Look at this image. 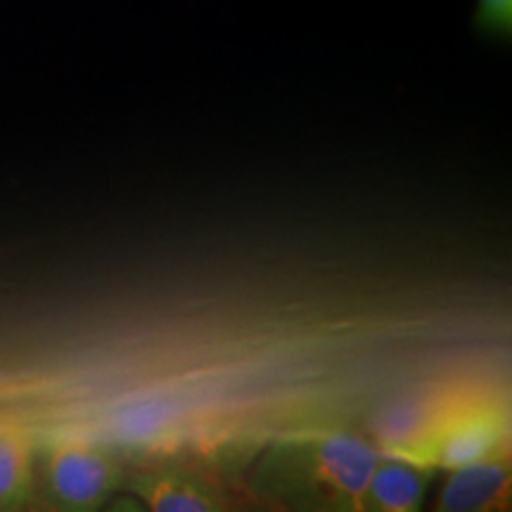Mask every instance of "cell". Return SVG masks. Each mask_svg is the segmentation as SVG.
<instances>
[{
    "instance_id": "obj_1",
    "label": "cell",
    "mask_w": 512,
    "mask_h": 512,
    "mask_svg": "<svg viewBox=\"0 0 512 512\" xmlns=\"http://www.w3.org/2000/svg\"><path fill=\"white\" fill-rule=\"evenodd\" d=\"M380 460L373 441L332 430L297 444V472L313 501L342 510H363L370 472Z\"/></svg>"
},
{
    "instance_id": "obj_2",
    "label": "cell",
    "mask_w": 512,
    "mask_h": 512,
    "mask_svg": "<svg viewBox=\"0 0 512 512\" xmlns=\"http://www.w3.org/2000/svg\"><path fill=\"white\" fill-rule=\"evenodd\" d=\"M470 392L465 387H430L394 396L373 420L377 451L427 465L439 430Z\"/></svg>"
},
{
    "instance_id": "obj_3",
    "label": "cell",
    "mask_w": 512,
    "mask_h": 512,
    "mask_svg": "<svg viewBox=\"0 0 512 512\" xmlns=\"http://www.w3.org/2000/svg\"><path fill=\"white\" fill-rule=\"evenodd\" d=\"M43 479L57 508L88 512L102 508L119 484V470L110 453L95 441L67 434L48 446Z\"/></svg>"
},
{
    "instance_id": "obj_4",
    "label": "cell",
    "mask_w": 512,
    "mask_h": 512,
    "mask_svg": "<svg viewBox=\"0 0 512 512\" xmlns=\"http://www.w3.org/2000/svg\"><path fill=\"white\" fill-rule=\"evenodd\" d=\"M508 439V411L496 399L472 389L439 430L427 465L453 470L484 458L505 456Z\"/></svg>"
},
{
    "instance_id": "obj_5",
    "label": "cell",
    "mask_w": 512,
    "mask_h": 512,
    "mask_svg": "<svg viewBox=\"0 0 512 512\" xmlns=\"http://www.w3.org/2000/svg\"><path fill=\"white\" fill-rule=\"evenodd\" d=\"M510 496L508 453L448 470L437 498L444 512H486L505 508Z\"/></svg>"
},
{
    "instance_id": "obj_6",
    "label": "cell",
    "mask_w": 512,
    "mask_h": 512,
    "mask_svg": "<svg viewBox=\"0 0 512 512\" xmlns=\"http://www.w3.org/2000/svg\"><path fill=\"white\" fill-rule=\"evenodd\" d=\"M430 472L427 465L401 456H382L370 472L363 510L415 512L425 503Z\"/></svg>"
},
{
    "instance_id": "obj_7",
    "label": "cell",
    "mask_w": 512,
    "mask_h": 512,
    "mask_svg": "<svg viewBox=\"0 0 512 512\" xmlns=\"http://www.w3.org/2000/svg\"><path fill=\"white\" fill-rule=\"evenodd\" d=\"M140 501L155 512H214L221 508V498L192 472H155L136 486Z\"/></svg>"
},
{
    "instance_id": "obj_8",
    "label": "cell",
    "mask_w": 512,
    "mask_h": 512,
    "mask_svg": "<svg viewBox=\"0 0 512 512\" xmlns=\"http://www.w3.org/2000/svg\"><path fill=\"white\" fill-rule=\"evenodd\" d=\"M34 491V441L17 425H0V510L27 503Z\"/></svg>"
},
{
    "instance_id": "obj_9",
    "label": "cell",
    "mask_w": 512,
    "mask_h": 512,
    "mask_svg": "<svg viewBox=\"0 0 512 512\" xmlns=\"http://www.w3.org/2000/svg\"><path fill=\"white\" fill-rule=\"evenodd\" d=\"M479 22L498 34H510L512 29V0H479Z\"/></svg>"
}]
</instances>
